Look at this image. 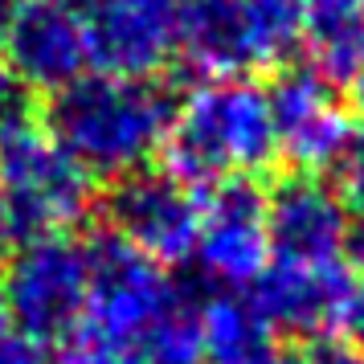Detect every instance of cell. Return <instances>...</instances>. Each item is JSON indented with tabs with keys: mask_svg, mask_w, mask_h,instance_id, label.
I'll return each instance as SVG.
<instances>
[{
	"mask_svg": "<svg viewBox=\"0 0 364 364\" xmlns=\"http://www.w3.org/2000/svg\"><path fill=\"white\" fill-rule=\"evenodd\" d=\"M181 95L160 78L82 74L50 95L41 127L90 172L115 181L160 151Z\"/></svg>",
	"mask_w": 364,
	"mask_h": 364,
	"instance_id": "1",
	"label": "cell"
},
{
	"mask_svg": "<svg viewBox=\"0 0 364 364\" xmlns=\"http://www.w3.org/2000/svg\"><path fill=\"white\" fill-rule=\"evenodd\" d=\"M160 151L168 172L197 193L233 176L258 181L279 160L266 86L254 78H205L176 102Z\"/></svg>",
	"mask_w": 364,
	"mask_h": 364,
	"instance_id": "2",
	"label": "cell"
},
{
	"mask_svg": "<svg viewBox=\"0 0 364 364\" xmlns=\"http://www.w3.org/2000/svg\"><path fill=\"white\" fill-rule=\"evenodd\" d=\"M197 282L172 279L160 262L127 246L119 233L99 230L86 237V315L82 331L66 352H82L107 364L132 336L156 323L176 303L193 299Z\"/></svg>",
	"mask_w": 364,
	"mask_h": 364,
	"instance_id": "3",
	"label": "cell"
},
{
	"mask_svg": "<svg viewBox=\"0 0 364 364\" xmlns=\"http://www.w3.org/2000/svg\"><path fill=\"white\" fill-rule=\"evenodd\" d=\"M299 50V0H184L176 53L200 78H250Z\"/></svg>",
	"mask_w": 364,
	"mask_h": 364,
	"instance_id": "4",
	"label": "cell"
},
{
	"mask_svg": "<svg viewBox=\"0 0 364 364\" xmlns=\"http://www.w3.org/2000/svg\"><path fill=\"white\" fill-rule=\"evenodd\" d=\"M95 176L53 139L41 119L25 115L0 127V197L9 205L17 242L37 233H66L95 200Z\"/></svg>",
	"mask_w": 364,
	"mask_h": 364,
	"instance_id": "5",
	"label": "cell"
},
{
	"mask_svg": "<svg viewBox=\"0 0 364 364\" xmlns=\"http://www.w3.org/2000/svg\"><path fill=\"white\" fill-rule=\"evenodd\" d=\"M0 291L13 331L37 348H70L86 315V242L70 233H37L4 258Z\"/></svg>",
	"mask_w": 364,
	"mask_h": 364,
	"instance_id": "6",
	"label": "cell"
},
{
	"mask_svg": "<svg viewBox=\"0 0 364 364\" xmlns=\"http://www.w3.org/2000/svg\"><path fill=\"white\" fill-rule=\"evenodd\" d=\"M102 230L119 233L127 246L160 266H181L193 258L197 242V188L176 181L168 168H132L102 193Z\"/></svg>",
	"mask_w": 364,
	"mask_h": 364,
	"instance_id": "7",
	"label": "cell"
},
{
	"mask_svg": "<svg viewBox=\"0 0 364 364\" xmlns=\"http://www.w3.org/2000/svg\"><path fill=\"white\" fill-rule=\"evenodd\" d=\"M200 287L250 291L270 266L266 246V188L254 176H233L200 193L193 258Z\"/></svg>",
	"mask_w": 364,
	"mask_h": 364,
	"instance_id": "8",
	"label": "cell"
},
{
	"mask_svg": "<svg viewBox=\"0 0 364 364\" xmlns=\"http://www.w3.org/2000/svg\"><path fill=\"white\" fill-rule=\"evenodd\" d=\"M266 246L270 262H344L352 213L323 172H287L266 188Z\"/></svg>",
	"mask_w": 364,
	"mask_h": 364,
	"instance_id": "9",
	"label": "cell"
},
{
	"mask_svg": "<svg viewBox=\"0 0 364 364\" xmlns=\"http://www.w3.org/2000/svg\"><path fill=\"white\" fill-rule=\"evenodd\" d=\"M0 66L25 95H58L90 70L86 21L58 0H25L0 29Z\"/></svg>",
	"mask_w": 364,
	"mask_h": 364,
	"instance_id": "10",
	"label": "cell"
},
{
	"mask_svg": "<svg viewBox=\"0 0 364 364\" xmlns=\"http://www.w3.org/2000/svg\"><path fill=\"white\" fill-rule=\"evenodd\" d=\"M270 123L279 156L291 160L295 172H323L352 135L348 111L340 102V86L319 78L311 66H279L266 86Z\"/></svg>",
	"mask_w": 364,
	"mask_h": 364,
	"instance_id": "11",
	"label": "cell"
},
{
	"mask_svg": "<svg viewBox=\"0 0 364 364\" xmlns=\"http://www.w3.org/2000/svg\"><path fill=\"white\" fill-rule=\"evenodd\" d=\"M184 0H99L86 13L90 66L123 78H156L176 53Z\"/></svg>",
	"mask_w": 364,
	"mask_h": 364,
	"instance_id": "12",
	"label": "cell"
},
{
	"mask_svg": "<svg viewBox=\"0 0 364 364\" xmlns=\"http://www.w3.org/2000/svg\"><path fill=\"white\" fill-rule=\"evenodd\" d=\"M352 270L344 262L323 266H295V262H270L254 279L250 299L270 319L279 336L295 340H319L344 323Z\"/></svg>",
	"mask_w": 364,
	"mask_h": 364,
	"instance_id": "13",
	"label": "cell"
},
{
	"mask_svg": "<svg viewBox=\"0 0 364 364\" xmlns=\"http://www.w3.org/2000/svg\"><path fill=\"white\" fill-rule=\"evenodd\" d=\"M197 336L205 364H291L279 331L250 291H213L200 299Z\"/></svg>",
	"mask_w": 364,
	"mask_h": 364,
	"instance_id": "14",
	"label": "cell"
},
{
	"mask_svg": "<svg viewBox=\"0 0 364 364\" xmlns=\"http://www.w3.org/2000/svg\"><path fill=\"white\" fill-rule=\"evenodd\" d=\"M299 50L331 86H352L364 74L360 0H299Z\"/></svg>",
	"mask_w": 364,
	"mask_h": 364,
	"instance_id": "15",
	"label": "cell"
},
{
	"mask_svg": "<svg viewBox=\"0 0 364 364\" xmlns=\"http://www.w3.org/2000/svg\"><path fill=\"white\" fill-rule=\"evenodd\" d=\"M107 364H205L197 336V303H176L156 323L132 336Z\"/></svg>",
	"mask_w": 364,
	"mask_h": 364,
	"instance_id": "16",
	"label": "cell"
},
{
	"mask_svg": "<svg viewBox=\"0 0 364 364\" xmlns=\"http://www.w3.org/2000/svg\"><path fill=\"white\" fill-rule=\"evenodd\" d=\"M331 184L344 197L348 213H352V246L364 254V132H352L340 156L331 160Z\"/></svg>",
	"mask_w": 364,
	"mask_h": 364,
	"instance_id": "17",
	"label": "cell"
},
{
	"mask_svg": "<svg viewBox=\"0 0 364 364\" xmlns=\"http://www.w3.org/2000/svg\"><path fill=\"white\" fill-rule=\"evenodd\" d=\"M291 364H364V348L352 344L348 336H319V340H303Z\"/></svg>",
	"mask_w": 364,
	"mask_h": 364,
	"instance_id": "18",
	"label": "cell"
},
{
	"mask_svg": "<svg viewBox=\"0 0 364 364\" xmlns=\"http://www.w3.org/2000/svg\"><path fill=\"white\" fill-rule=\"evenodd\" d=\"M340 328L348 331L352 344L364 348V266L352 274V291H348V307H344V323Z\"/></svg>",
	"mask_w": 364,
	"mask_h": 364,
	"instance_id": "19",
	"label": "cell"
},
{
	"mask_svg": "<svg viewBox=\"0 0 364 364\" xmlns=\"http://www.w3.org/2000/svg\"><path fill=\"white\" fill-rule=\"evenodd\" d=\"M0 364H50V352L13 331V336L4 340V348H0Z\"/></svg>",
	"mask_w": 364,
	"mask_h": 364,
	"instance_id": "20",
	"label": "cell"
},
{
	"mask_svg": "<svg viewBox=\"0 0 364 364\" xmlns=\"http://www.w3.org/2000/svg\"><path fill=\"white\" fill-rule=\"evenodd\" d=\"M17 242V230H13V217H9V205L0 197V258H9V250Z\"/></svg>",
	"mask_w": 364,
	"mask_h": 364,
	"instance_id": "21",
	"label": "cell"
},
{
	"mask_svg": "<svg viewBox=\"0 0 364 364\" xmlns=\"http://www.w3.org/2000/svg\"><path fill=\"white\" fill-rule=\"evenodd\" d=\"M13 336V319H9V303H4V291H0V348H4V340Z\"/></svg>",
	"mask_w": 364,
	"mask_h": 364,
	"instance_id": "22",
	"label": "cell"
},
{
	"mask_svg": "<svg viewBox=\"0 0 364 364\" xmlns=\"http://www.w3.org/2000/svg\"><path fill=\"white\" fill-rule=\"evenodd\" d=\"M58 4H66V9H74V13H78V17H86L99 0H58Z\"/></svg>",
	"mask_w": 364,
	"mask_h": 364,
	"instance_id": "23",
	"label": "cell"
},
{
	"mask_svg": "<svg viewBox=\"0 0 364 364\" xmlns=\"http://www.w3.org/2000/svg\"><path fill=\"white\" fill-rule=\"evenodd\" d=\"M352 99H356V111L364 115V74L356 78V82H352Z\"/></svg>",
	"mask_w": 364,
	"mask_h": 364,
	"instance_id": "24",
	"label": "cell"
},
{
	"mask_svg": "<svg viewBox=\"0 0 364 364\" xmlns=\"http://www.w3.org/2000/svg\"><path fill=\"white\" fill-rule=\"evenodd\" d=\"M66 364H99V360H90V356H82V352H66Z\"/></svg>",
	"mask_w": 364,
	"mask_h": 364,
	"instance_id": "25",
	"label": "cell"
},
{
	"mask_svg": "<svg viewBox=\"0 0 364 364\" xmlns=\"http://www.w3.org/2000/svg\"><path fill=\"white\" fill-rule=\"evenodd\" d=\"M360 4H364V0H360Z\"/></svg>",
	"mask_w": 364,
	"mask_h": 364,
	"instance_id": "26",
	"label": "cell"
}]
</instances>
